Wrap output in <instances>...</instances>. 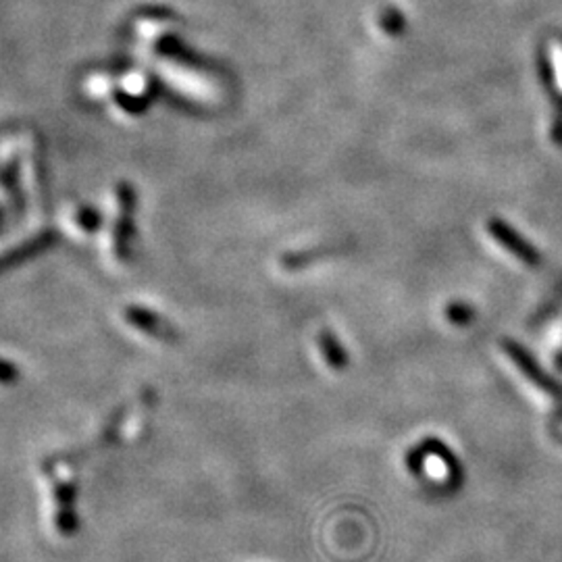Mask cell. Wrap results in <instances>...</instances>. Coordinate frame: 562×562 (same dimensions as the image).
<instances>
[{
	"label": "cell",
	"instance_id": "1",
	"mask_svg": "<svg viewBox=\"0 0 562 562\" xmlns=\"http://www.w3.org/2000/svg\"><path fill=\"white\" fill-rule=\"evenodd\" d=\"M77 490L73 484H59L54 487V525L61 535H73L79 529V515H77Z\"/></svg>",
	"mask_w": 562,
	"mask_h": 562
},
{
	"label": "cell",
	"instance_id": "2",
	"mask_svg": "<svg viewBox=\"0 0 562 562\" xmlns=\"http://www.w3.org/2000/svg\"><path fill=\"white\" fill-rule=\"evenodd\" d=\"M490 230H492L493 236H496L500 244L506 246V248H509L510 252H515V257L523 258L525 263L535 265L537 261H540V257L535 255V250L531 248L527 242H523V240L518 238L517 233L510 230V227H506L504 224H492Z\"/></svg>",
	"mask_w": 562,
	"mask_h": 562
}]
</instances>
